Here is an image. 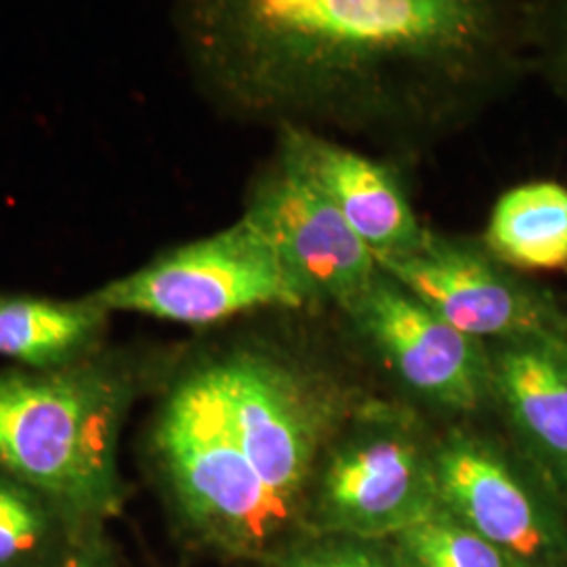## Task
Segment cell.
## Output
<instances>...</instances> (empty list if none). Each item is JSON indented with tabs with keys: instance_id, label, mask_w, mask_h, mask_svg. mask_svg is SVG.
<instances>
[{
	"instance_id": "obj_1",
	"label": "cell",
	"mask_w": 567,
	"mask_h": 567,
	"mask_svg": "<svg viewBox=\"0 0 567 567\" xmlns=\"http://www.w3.org/2000/svg\"><path fill=\"white\" fill-rule=\"evenodd\" d=\"M534 0H173L196 93L219 118L423 158L532 72Z\"/></svg>"
},
{
	"instance_id": "obj_2",
	"label": "cell",
	"mask_w": 567,
	"mask_h": 567,
	"mask_svg": "<svg viewBox=\"0 0 567 567\" xmlns=\"http://www.w3.org/2000/svg\"><path fill=\"white\" fill-rule=\"evenodd\" d=\"M168 355L107 344L79 364L0 368V471L105 526L128 496L121 444L133 408L161 389Z\"/></svg>"
},
{
	"instance_id": "obj_3",
	"label": "cell",
	"mask_w": 567,
	"mask_h": 567,
	"mask_svg": "<svg viewBox=\"0 0 567 567\" xmlns=\"http://www.w3.org/2000/svg\"><path fill=\"white\" fill-rule=\"evenodd\" d=\"M145 458L183 529L227 557H274L299 519L240 446L208 355L173 365L145 433Z\"/></svg>"
},
{
	"instance_id": "obj_4",
	"label": "cell",
	"mask_w": 567,
	"mask_h": 567,
	"mask_svg": "<svg viewBox=\"0 0 567 567\" xmlns=\"http://www.w3.org/2000/svg\"><path fill=\"white\" fill-rule=\"evenodd\" d=\"M437 437L405 408L358 402L328 442L305 496L322 536L395 538L442 508Z\"/></svg>"
},
{
	"instance_id": "obj_5",
	"label": "cell",
	"mask_w": 567,
	"mask_h": 567,
	"mask_svg": "<svg viewBox=\"0 0 567 567\" xmlns=\"http://www.w3.org/2000/svg\"><path fill=\"white\" fill-rule=\"evenodd\" d=\"M208 360L246 456L301 515L318 461L358 402L264 344H234Z\"/></svg>"
},
{
	"instance_id": "obj_6",
	"label": "cell",
	"mask_w": 567,
	"mask_h": 567,
	"mask_svg": "<svg viewBox=\"0 0 567 567\" xmlns=\"http://www.w3.org/2000/svg\"><path fill=\"white\" fill-rule=\"evenodd\" d=\"M110 313L183 326H215L259 309H303L276 255L243 217L173 246L91 292Z\"/></svg>"
},
{
	"instance_id": "obj_7",
	"label": "cell",
	"mask_w": 567,
	"mask_h": 567,
	"mask_svg": "<svg viewBox=\"0 0 567 567\" xmlns=\"http://www.w3.org/2000/svg\"><path fill=\"white\" fill-rule=\"evenodd\" d=\"M243 219L271 248L305 307L344 309L381 271L339 208L276 150L248 182Z\"/></svg>"
},
{
	"instance_id": "obj_8",
	"label": "cell",
	"mask_w": 567,
	"mask_h": 567,
	"mask_svg": "<svg viewBox=\"0 0 567 567\" xmlns=\"http://www.w3.org/2000/svg\"><path fill=\"white\" fill-rule=\"evenodd\" d=\"M355 334L414 400L447 414L489 402V353L404 284L379 271L343 309Z\"/></svg>"
},
{
	"instance_id": "obj_9",
	"label": "cell",
	"mask_w": 567,
	"mask_h": 567,
	"mask_svg": "<svg viewBox=\"0 0 567 567\" xmlns=\"http://www.w3.org/2000/svg\"><path fill=\"white\" fill-rule=\"evenodd\" d=\"M379 265L447 324L480 343L559 332L566 324L538 290L487 250L480 236L426 227L416 248Z\"/></svg>"
},
{
	"instance_id": "obj_10",
	"label": "cell",
	"mask_w": 567,
	"mask_h": 567,
	"mask_svg": "<svg viewBox=\"0 0 567 567\" xmlns=\"http://www.w3.org/2000/svg\"><path fill=\"white\" fill-rule=\"evenodd\" d=\"M440 503L524 567H550L564 540L526 473L489 437L452 429L437 437Z\"/></svg>"
},
{
	"instance_id": "obj_11",
	"label": "cell",
	"mask_w": 567,
	"mask_h": 567,
	"mask_svg": "<svg viewBox=\"0 0 567 567\" xmlns=\"http://www.w3.org/2000/svg\"><path fill=\"white\" fill-rule=\"evenodd\" d=\"M274 137V150L339 208L377 261L405 255L425 238L404 163L365 154L341 137L309 128L288 126Z\"/></svg>"
},
{
	"instance_id": "obj_12",
	"label": "cell",
	"mask_w": 567,
	"mask_h": 567,
	"mask_svg": "<svg viewBox=\"0 0 567 567\" xmlns=\"http://www.w3.org/2000/svg\"><path fill=\"white\" fill-rule=\"evenodd\" d=\"M561 330L487 344V353L489 400L503 408L527 450L567 484V339Z\"/></svg>"
},
{
	"instance_id": "obj_13",
	"label": "cell",
	"mask_w": 567,
	"mask_h": 567,
	"mask_svg": "<svg viewBox=\"0 0 567 567\" xmlns=\"http://www.w3.org/2000/svg\"><path fill=\"white\" fill-rule=\"evenodd\" d=\"M112 316L91 295L0 292V358L34 370L79 364L110 344Z\"/></svg>"
},
{
	"instance_id": "obj_14",
	"label": "cell",
	"mask_w": 567,
	"mask_h": 567,
	"mask_svg": "<svg viewBox=\"0 0 567 567\" xmlns=\"http://www.w3.org/2000/svg\"><path fill=\"white\" fill-rule=\"evenodd\" d=\"M487 250L515 271L567 267V187L557 182L519 183L503 192L480 236Z\"/></svg>"
},
{
	"instance_id": "obj_15",
	"label": "cell",
	"mask_w": 567,
	"mask_h": 567,
	"mask_svg": "<svg viewBox=\"0 0 567 567\" xmlns=\"http://www.w3.org/2000/svg\"><path fill=\"white\" fill-rule=\"evenodd\" d=\"M91 526L41 487L0 471V567H58Z\"/></svg>"
},
{
	"instance_id": "obj_16",
	"label": "cell",
	"mask_w": 567,
	"mask_h": 567,
	"mask_svg": "<svg viewBox=\"0 0 567 567\" xmlns=\"http://www.w3.org/2000/svg\"><path fill=\"white\" fill-rule=\"evenodd\" d=\"M391 540L408 567H524L503 548L461 524L446 508Z\"/></svg>"
},
{
	"instance_id": "obj_17",
	"label": "cell",
	"mask_w": 567,
	"mask_h": 567,
	"mask_svg": "<svg viewBox=\"0 0 567 567\" xmlns=\"http://www.w3.org/2000/svg\"><path fill=\"white\" fill-rule=\"evenodd\" d=\"M529 58L567 110V0H534Z\"/></svg>"
},
{
	"instance_id": "obj_18",
	"label": "cell",
	"mask_w": 567,
	"mask_h": 567,
	"mask_svg": "<svg viewBox=\"0 0 567 567\" xmlns=\"http://www.w3.org/2000/svg\"><path fill=\"white\" fill-rule=\"evenodd\" d=\"M326 543L313 547L295 548L280 555V567H408L400 559H389L368 543L343 536H324Z\"/></svg>"
},
{
	"instance_id": "obj_19",
	"label": "cell",
	"mask_w": 567,
	"mask_h": 567,
	"mask_svg": "<svg viewBox=\"0 0 567 567\" xmlns=\"http://www.w3.org/2000/svg\"><path fill=\"white\" fill-rule=\"evenodd\" d=\"M58 567H122L121 557L105 526H91L65 553Z\"/></svg>"
},
{
	"instance_id": "obj_20",
	"label": "cell",
	"mask_w": 567,
	"mask_h": 567,
	"mask_svg": "<svg viewBox=\"0 0 567 567\" xmlns=\"http://www.w3.org/2000/svg\"><path fill=\"white\" fill-rule=\"evenodd\" d=\"M561 332H564V337L567 339V322L564 324V330H561Z\"/></svg>"
}]
</instances>
